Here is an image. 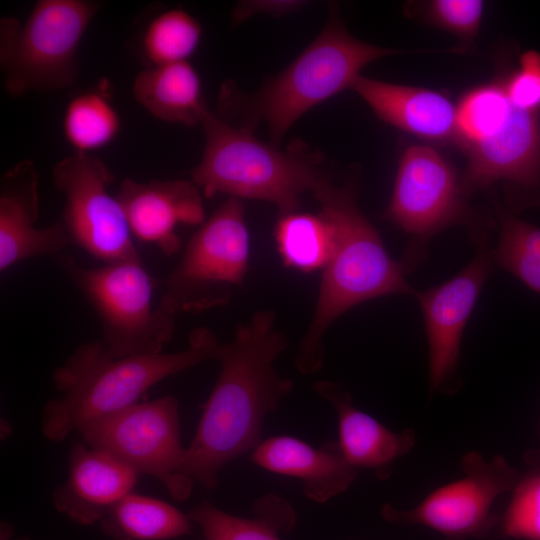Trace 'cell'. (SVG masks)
Listing matches in <instances>:
<instances>
[{
  "label": "cell",
  "mask_w": 540,
  "mask_h": 540,
  "mask_svg": "<svg viewBox=\"0 0 540 540\" xmlns=\"http://www.w3.org/2000/svg\"><path fill=\"white\" fill-rule=\"evenodd\" d=\"M461 469L462 478L438 487L415 508L401 510L387 503L381 516L394 524L434 529L444 540L487 537L499 522L493 503L513 489L520 473L503 456L487 461L477 451L463 455Z\"/></svg>",
  "instance_id": "cell-12"
},
{
  "label": "cell",
  "mask_w": 540,
  "mask_h": 540,
  "mask_svg": "<svg viewBox=\"0 0 540 540\" xmlns=\"http://www.w3.org/2000/svg\"><path fill=\"white\" fill-rule=\"evenodd\" d=\"M54 258L93 307L101 323V340L114 356L163 352L173 337L176 316L154 305L155 281L141 260L85 267L64 253Z\"/></svg>",
  "instance_id": "cell-8"
},
{
  "label": "cell",
  "mask_w": 540,
  "mask_h": 540,
  "mask_svg": "<svg viewBox=\"0 0 540 540\" xmlns=\"http://www.w3.org/2000/svg\"><path fill=\"white\" fill-rule=\"evenodd\" d=\"M249 234L241 199L228 197L197 229L167 276L159 306L170 314H198L227 305L244 282Z\"/></svg>",
  "instance_id": "cell-9"
},
{
  "label": "cell",
  "mask_w": 540,
  "mask_h": 540,
  "mask_svg": "<svg viewBox=\"0 0 540 540\" xmlns=\"http://www.w3.org/2000/svg\"><path fill=\"white\" fill-rule=\"evenodd\" d=\"M511 102L525 110L540 109V53L526 51L520 56L519 69L504 80Z\"/></svg>",
  "instance_id": "cell-30"
},
{
  "label": "cell",
  "mask_w": 540,
  "mask_h": 540,
  "mask_svg": "<svg viewBox=\"0 0 540 540\" xmlns=\"http://www.w3.org/2000/svg\"><path fill=\"white\" fill-rule=\"evenodd\" d=\"M334 230L332 255L322 269L316 305L295 356L303 375L319 372L324 339L333 323L351 308L388 295L414 296L399 261L393 259L373 224L358 206L354 182H334L329 174L312 192Z\"/></svg>",
  "instance_id": "cell-2"
},
{
  "label": "cell",
  "mask_w": 540,
  "mask_h": 540,
  "mask_svg": "<svg viewBox=\"0 0 540 540\" xmlns=\"http://www.w3.org/2000/svg\"><path fill=\"white\" fill-rule=\"evenodd\" d=\"M511 108L504 81L470 90L456 106L457 143L464 147L483 139L506 119Z\"/></svg>",
  "instance_id": "cell-28"
},
{
  "label": "cell",
  "mask_w": 540,
  "mask_h": 540,
  "mask_svg": "<svg viewBox=\"0 0 540 540\" xmlns=\"http://www.w3.org/2000/svg\"><path fill=\"white\" fill-rule=\"evenodd\" d=\"M275 239L284 264L303 272L323 269L334 248L333 227L321 213L279 217Z\"/></svg>",
  "instance_id": "cell-23"
},
{
  "label": "cell",
  "mask_w": 540,
  "mask_h": 540,
  "mask_svg": "<svg viewBox=\"0 0 540 540\" xmlns=\"http://www.w3.org/2000/svg\"><path fill=\"white\" fill-rule=\"evenodd\" d=\"M132 94L153 117L168 123L201 125L209 108L200 77L188 61L140 71L133 80Z\"/></svg>",
  "instance_id": "cell-20"
},
{
  "label": "cell",
  "mask_w": 540,
  "mask_h": 540,
  "mask_svg": "<svg viewBox=\"0 0 540 540\" xmlns=\"http://www.w3.org/2000/svg\"><path fill=\"white\" fill-rule=\"evenodd\" d=\"M111 540H170L188 535L193 522L188 514L157 498L131 492L100 521Z\"/></svg>",
  "instance_id": "cell-22"
},
{
  "label": "cell",
  "mask_w": 540,
  "mask_h": 540,
  "mask_svg": "<svg viewBox=\"0 0 540 540\" xmlns=\"http://www.w3.org/2000/svg\"><path fill=\"white\" fill-rule=\"evenodd\" d=\"M133 236L156 245L171 256L181 248L179 224L201 225L205 220L203 194L190 179L139 182L124 179L115 194Z\"/></svg>",
  "instance_id": "cell-15"
},
{
  "label": "cell",
  "mask_w": 540,
  "mask_h": 540,
  "mask_svg": "<svg viewBox=\"0 0 540 540\" xmlns=\"http://www.w3.org/2000/svg\"><path fill=\"white\" fill-rule=\"evenodd\" d=\"M13 527L10 523L2 521L0 524V540H11ZM16 540H31L29 537H21Z\"/></svg>",
  "instance_id": "cell-32"
},
{
  "label": "cell",
  "mask_w": 540,
  "mask_h": 540,
  "mask_svg": "<svg viewBox=\"0 0 540 540\" xmlns=\"http://www.w3.org/2000/svg\"><path fill=\"white\" fill-rule=\"evenodd\" d=\"M51 178L64 198L60 220L72 244L103 263L141 260L123 209L108 191L114 175L99 157L73 152L53 165Z\"/></svg>",
  "instance_id": "cell-11"
},
{
  "label": "cell",
  "mask_w": 540,
  "mask_h": 540,
  "mask_svg": "<svg viewBox=\"0 0 540 540\" xmlns=\"http://www.w3.org/2000/svg\"><path fill=\"white\" fill-rule=\"evenodd\" d=\"M402 52L353 37L341 21L337 6L331 4L317 37L260 89L244 92L232 81L223 82L216 114L229 124L251 132L264 122L270 143L279 147L287 131L303 114L351 88L363 67Z\"/></svg>",
  "instance_id": "cell-4"
},
{
  "label": "cell",
  "mask_w": 540,
  "mask_h": 540,
  "mask_svg": "<svg viewBox=\"0 0 540 540\" xmlns=\"http://www.w3.org/2000/svg\"><path fill=\"white\" fill-rule=\"evenodd\" d=\"M483 7L481 0H434L427 5V15L440 28L471 39L478 33Z\"/></svg>",
  "instance_id": "cell-29"
},
{
  "label": "cell",
  "mask_w": 540,
  "mask_h": 540,
  "mask_svg": "<svg viewBox=\"0 0 540 540\" xmlns=\"http://www.w3.org/2000/svg\"><path fill=\"white\" fill-rule=\"evenodd\" d=\"M494 206L498 225L494 265L540 295V227L516 217L498 201L494 200Z\"/></svg>",
  "instance_id": "cell-24"
},
{
  "label": "cell",
  "mask_w": 540,
  "mask_h": 540,
  "mask_svg": "<svg viewBox=\"0 0 540 540\" xmlns=\"http://www.w3.org/2000/svg\"><path fill=\"white\" fill-rule=\"evenodd\" d=\"M491 237L476 243L473 259L444 283L416 298L423 316L427 344L430 392L454 394L461 385L459 360L465 326L480 292L493 270Z\"/></svg>",
  "instance_id": "cell-13"
},
{
  "label": "cell",
  "mask_w": 540,
  "mask_h": 540,
  "mask_svg": "<svg viewBox=\"0 0 540 540\" xmlns=\"http://www.w3.org/2000/svg\"><path fill=\"white\" fill-rule=\"evenodd\" d=\"M187 514L200 527L203 540H281L280 535L290 533L297 522L290 503L272 493L254 502L251 518L229 514L209 501Z\"/></svg>",
  "instance_id": "cell-21"
},
{
  "label": "cell",
  "mask_w": 540,
  "mask_h": 540,
  "mask_svg": "<svg viewBox=\"0 0 540 540\" xmlns=\"http://www.w3.org/2000/svg\"><path fill=\"white\" fill-rule=\"evenodd\" d=\"M351 89L384 122L428 141L457 143V109L444 94L361 75Z\"/></svg>",
  "instance_id": "cell-19"
},
{
  "label": "cell",
  "mask_w": 540,
  "mask_h": 540,
  "mask_svg": "<svg viewBox=\"0 0 540 540\" xmlns=\"http://www.w3.org/2000/svg\"><path fill=\"white\" fill-rule=\"evenodd\" d=\"M250 460L269 472L301 480L305 495L317 503L344 493L358 474L336 441L316 448L296 437L273 436L262 440Z\"/></svg>",
  "instance_id": "cell-17"
},
{
  "label": "cell",
  "mask_w": 540,
  "mask_h": 540,
  "mask_svg": "<svg viewBox=\"0 0 540 540\" xmlns=\"http://www.w3.org/2000/svg\"><path fill=\"white\" fill-rule=\"evenodd\" d=\"M39 175L31 160H21L0 180V271L26 259L57 256L72 244L61 220L38 227Z\"/></svg>",
  "instance_id": "cell-14"
},
{
  "label": "cell",
  "mask_w": 540,
  "mask_h": 540,
  "mask_svg": "<svg viewBox=\"0 0 540 540\" xmlns=\"http://www.w3.org/2000/svg\"><path fill=\"white\" fill-rule=\"evenodd\" d=\"M201 126L204 152L190 176L206 198L227 194L267 201L281 217L298 212L301 196L312 193L328 174L323 155L303 141L280 149L229 124L209 108Z\"/></svg>",
  "instance_id": "cell-5"
},
{
  "label": "cell",
  "mask_w": 540,
  "mask_h": 540,
  "mask_svg": "<svg viewBox=\"0 0 540 540\" xmlns=\"http://www.w3.org/2000/svg\"><path fill=\"white\" fill-rule=\"evenodd\" d=\"M465 198L460 178L436 150L423 145L404 150L382 218L409 237L400 259L407 275L425 260L429 242L450 227L464 226L474 244L491 237L492 220L475 213Z\"/></svg>",
  "instance_id": "cell-7"
},
{
  "label": "cell",
  "mask_w": 540,
  "mask_h": 540,
  "mask_svg": "<svg viewBox=\"0 0 540 540\" xmlns=\"http://www.w3.org/2000/svg\"><path fill=\"white\" fill-rule=\"evenodd\" d=\"M138 473L113 456L85 443L72 446L66 480L52 492L55 509L80 525L100 522L133 492Z\"/></svg>",
  "instance_id": "cell-16"
},
{
  "label": "cell",
  "mask_w": 540,
  "mask_h": 540,
  "mask_svg": "<svg viewBox=\"0 0 540 540\" xmlns=\"http://www.w3.org/2000/svg\"><path fill=\"white\" fill-rule=\"evenodd\" d=\"M308 4L300 0H246L238 2L231 13V23L238 26L256 15L283 17L301 10Z\"/></svg>",
  "instance_id": "cell-31"
},
{
  "label": "cell",
  "mask_w": 540,
  "mask_h": 540,
  "mask_svg": "<svg viewBox=\"0 0 540 540\" xmlns=\"http://www.w3.org/2000/svg\"><path fill=\"white\" fill-rule=\"evenodd\" d=\"M288 345L271 309L256 311L236 327L230 341L220 342L212 359L220 364L219 376L186 447L188 478L212 490L226 464L262 442L265 418L294 388L274 366Z\"/></svg>",
  "instance_id": "cell-1"
},
{
  "label": "cell",
  "mask_w": 540,
  "mask_h": 540,
  "mask_svg": "<svg viewBox=\"0 0 540 540\" xmlns=\"http://www.w3.org/2000/svg\"><path fill=\"white\" fill-rule=\"evenodd\" d=\"M102 3L93 0H39L24 22L0 19V68L6 92L19 98L73 85L78 50Z\"/></svg>",
  "instance_id": "cell-6"
},
{
  "label": "cell",
  "mask_w": 540,
  "mask_h": 540,
  "mask_svg": "<svg viewBox=\"0 0 540 540\" xmlns=\"http://www.w3.org/2000/svg\"><path fill=\"white\" fill-rule=\"evenodd\" d=\"M527 469L513 487L508 506L497 527L502 536L540 540V450L526 452Z\"/></svg>",
  "instance_id": "cell-27"
},
{
  "label": "cell",
  "mask_w": 540,
  "mask_h": 540,
  "mask_svg": "<svg viewBox=\"0 0 540 540\" xmlns=\"http://www.w3.org/2000/svg\"><path fill=\"white\" fill-rule=\"evenodd\" d=\"M219 344L212 330L198 327L184 349L169 353L116 357L101 339L78 345L52 373L60 395L44 406L43 436L62 442L87 423L140 402L162 380L212 360Z\"/></svg>",
  "instance_id": "cell-3"
},
{
  "label": "cell",
  "mask_w": 540,
  "mask_h": 540,
  "mask_svg": "<svg viewBox=\"0 0 540 540\" xmlns=\"http://www.w3.org/2000/svg\"><path fill=\"white\" fill-rule=\"evenodd\" d=\"M202 35L197 19L183 9H171L157 15L143 36V50L153 66L188 61Z\"/></svg>",
  "instance_id": "cell-26"
},
{
  "label": "cell",
  "mask_w": 540,
  "mask_h": 540,
  "mask_svg": "<svg viewBox=\"0 0 540 540\" xmlns=\"http://www.w3.org/2000/svg\"><path fill=\"white\" fill-rule=\"evenodd\" d=\"M121 130V119L101 91H87L68 103L63 133L74 152L90 154L110 144Z\"/></svg>",
  "instance_id": "cell-25"
},
{
  "label": "cell",
  "mask_w": 540,
  "mask_h": 540,
  "mask_svg": "<svg viewBox=\"0 0 540 540\" xmlns=\"http://www.w3.org/2000/svg\"><path fill=\"white\" fill-rule=\"evenodd\" d=\"M77 432L89 447L159 480L175 500L190 497L194 481L183 471L186 447L181 443L179 404L174 396L137 402Z\"/></svg>",
  "instance_id": "cell-10"
},
{
  "label": "cell",
  "mask_w": 540,
  "mask_h": 540,
  "mask_svg": "<svg viewBox=\"0 0 540 540\" xmlns=\"http://www.w3.org/2000/svg\"><path fill=\"white\" fill-rule=\"evenodd\" d=\"M312 389L337 413L338 443L348 462L357 469L373 471L379 480L388 479L395 461L414 447L415 431L387 428L355 407L350 392L337 382L317 380Z\"/></svg>",
  "instance_id": "cell-18"
}]
</instances>
